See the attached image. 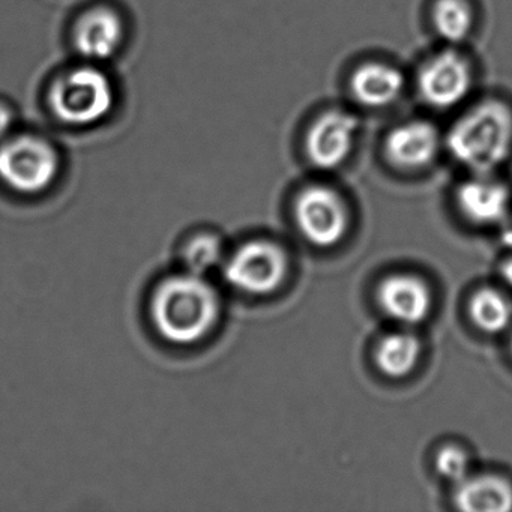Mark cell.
I'll list each match as a JSON object with an SVG mask.
<instances>
[{
    "label": "cell",
    "instance_id": "1",
    "mask_svg": "<svg viewBox=\"0 0 512 512\" xmlns=\"http://www.w3.org/2000/svg\"><path fill=\"white\" fill-rule=\"evenodd\" d=\"M218 314L217 293L200 275L190 272L167 278L152 296V322L169 343H197L214 328Z\"/></svg>",
    "mask_w": 512,
    "mask_h": 512
},
{
    "label": "cell",
    "instance_id": "2",
    "mask_svg": "<svg viewBox=\"0 0 512 512\" xmlns=\"http://www.w3.org/2000/svg\"><path fill=\"white\" fill-rule=\"evenodd\" d=\"M446 146L473 173H493L512 152V109L500 100L470 107L452 124Z\"/></svg>",
    "mask_w": 512,
    "mask_h": 512
},
{
    "label": "cell",
    "instance_id": "3",
    "mask_svg": "<svg viewBox=\"0 0 512 512\" xmlns=\"http://www.w3.org/2000/svg\"><path fill=\"white\" fill-rule=\"evenodd\" d=\"M112 83L94 67L76 68L62 74L50 88L49 104L59 121L88 127L109 115L113 107Z\"/></svg>",
    "mask_w": 512,
    "mask_h": 512
},
{
    "label": "cell",
    "instance_id": "4",
    "mask_svg": "<svg viewBox=\"0 0 512 512\" xmlns=\"http://www.w3.org/2000/svg\"><path fill=\"white\" fill-rule=\"evenodd\" d=\"M58 172V152L41 137H13L0 145V181L16 193H43Z\"/></svg>",
    "mask_w": 512,
    "mask_h": 512
},
{
    "label": "cell",
    "instance_id": "5",
    "mask_svg": "<svg viewBox=\"0 0 512 512\" xmlns=\"http://www.w3.org/2000/svg\"><path fill=\"white\" fill-rule=\"evenodd\" d=\"M472 86V65L452 47L425 59L416 76L419 97L437 110L460 106L469 97Z\"/></svg>",
    "mask_w": 512,
    "mask_h": 512
},
{
    "label": "cell",
    "instance_id": "6",
    "mask_svg": "<svg viewBox=\"0 0 512 512\" xmlns=\"http://www.w3.org/2000/svg\"><path fill=\"white\" fill-rule=\"evenodd\" d=\"M287 275V257L271 242L254 241L239 248L224 269L230 286L250 295H266L280 287Z\"/></svg>",
    "mask_w": 512,
    "mask_h": 512
},
{
    "label": "cell",
    "instance_id": "7",
    "mask_svg": "<svg viewBox=\"0 0 512 512\" xmlns=\"http://www.w3.org/2000/svg\"><path fill=\"white\" fill-rule=\"evenodd\" d=\"M296 221L307 241L332 247L346 235L349 215L343 199L325 185H310L295 203Z\"/></svg>",
    "mask_w": 512,
    "mask_h": 512
},
{
    "label": "cell",
    "instance_id": "8",
    "mask_svg": "<svg viewBox=\"0 0 512 512\" xmlns=\"http://www.w3.org/2000/svg\"><path fill=\"white\" fill-rule=\"evenodd\" d=\"M359 134L355 113L329 109L314 119L305 134V152L317 169L334 170L349 160Z\"/></svg>",
    "mask_w": 512,
    "mask_h": 512
},
{
    "label": "cell",
    "instance_id": "9",
    "mask_svg": "<svg viewBox=\"0 0 512 512\" xmlns=\"http://www.w3.org/2000/svg\"><path fill=\"white\" fill-rule=\"evenodd\" d=\"M440 142L442 139L436 125L415 119L389 131L385 139V155L398 169H424L439 154Z\"/></svg>",
    "mask_w": 512,
    "mask_h": 512
},
{
    "label": "cell",
    "instance_id": "10",
    "mask_svg": "<svg viewBox=\"0 0 512 512\" xmlns=\"http://www.w3.org/2000/svg\"><path fill=\"white\" fill-rule=\"evenodd\" d=\"M461 212L473 223L481 226L502 224L508 218L511 194L503 182L491 173H473L457 191Z\"/></svg>",
    "mask_w": 512,
    "mask_h": 512
},
{
    "label": "cell",
    "instance_id": "11",
    "mask_svg": "<svg viewBox=\"0 0 512 512\" xmlns=\"http://www.w3.org/2000/svg\"><path fill=\"white\" fill-rule=\"evenodd\" d=\"M349 86L353 98L361 106L383 109L403 95L406 79L395 65L370 61L353 70Z\"/></svg>",
    "mask_w": 512,
    "mask_h": 512
},
{
    "label": "cell",
    "instance_id": "12",
    "mask_svg": "<svg viewBox=\"0 0 512 512\" xmlns=\"http://www.w3.org/2000/svg\"><path fill=\"white\" fill-rule=\"evenodd\" d=\"M380 305L383 311L404 325L424 322L431 311L430 289L410 275H392L380 284Z\"/></svg>",
    "mask_w": 512,
    "mask_h": 512
},
{
    "label": "cell",
    "instance_id": "13",
    "mask_svg": "<svg viewBox=\"0 0 512 512\" xmlns=\"http://www.w3.org/2000/svg\"><path fill=\"white\" fill-rule=\"evenodd\" d=\"M122 22L110 8H94L77 22L74 46L89 61H106L121 46Z\"/></svg>",
    "mask_w": 512,
    "mask_h": 512
},
{
    "label": "cell",
    "instance_id": "14",
    "mask_svg": "<svg viewBox=\"0 0 512 512\" xmlns=\"http://www.w3.org/2000/svg\"><path fill=\"white\" fill-rule=\"evenodd\" d=\"M455 505L467 512L512 511V484L496 475L466 478L455 493Z\"/></svg>",
    "mask_w": 512,
    "mask_h": 512
},
{
    "label": "cell",
    "instance_id": "15",
    "mask_svg": "<svg viewBox=\"0 0 512 512\" xmlns=\"http://www.w3.org/2000/svg\"><path fill=\"white\" fill-rule=\"evenodd\" d=\"M434 32L445 43H463L472 34L475 13L469 0H436L431 10Z\"/></svg>",
    "mask_w": 512,
    "mask_h": 512
},
{
    "label": "cell",
    "instance_id": "16",
    "mask_svg": "<svg viewBox=\"0 0 512 512\" xmlns=\"http://www.w3.org/2000/svg\"><path fill=\"white\" fill-rule=\"evenodd\" d=\"M421 344L415 335L397 332L380 341L376 349L377 367L389 377H403L418 364Z\"/></svg>",
    "mask_w": 512,
    "mask_h": 512
},
{
    "label": "cell",
    "instance_id": "17",
    "mask_svg": "<svg viewBox=\"0 0 512 512\" xmlns=\"http://www.w3.org/2000/svg\"><path fill=\"white\" fill-rule=\"evenodd\" d=\"M473 323L487 334H499L512 322V305L508 298L493 289L475 293L469 308Z\"/></svg>",
    "mask_w": 512,
    "mask_h": 512
},
{
    "label": "cell",
    "instance_id": "18",
    "mask_svg": "<svg viewBox=\"0 0 512 512\" xmlns=\"http://www.w3.org/2000/svg\"><path fill=\"white\" fill-rule=\"evenodd\" d=\"M221 253H223V247L215 236L202 235L193 239L184 253L188 272L202 277L220 263Z\"/></svg>",
    "mask_w": 512,
    "mask_h": 512
},
{
    "label": "cell",
    "instance_id": "19",
    "mask_svg": "<svg viewBox=\"0 0 512 512\" xmlns=\"http://www.w3.org/2000/svg\"><path fill=\"white\" fill-rule=\"evenodd\" d=\"M437 472L452 482H463L469 472V457L457 446H445L436 457Z\"/></svg>",
    "mask_w": 512,
    "mask_h": 512
},
{
    "label": "cell",
    "instance_id": "20",
    "mask_svg": "<svg viewBox=\"0 0 512 512\" xmlns=\"http://www.w3.org/2000/svg\"><path fill=\"white\" fill-rule=\"evenodd\" d=\"M14 116L11 110L8 109L4 104H0V142L7 139L10 134L11 128H13Z\"/></svg>",
    "mask_w": 512,
    "mask_h": 512
},
{
    "label": "cell",
    "instance_id": "21",
    "mask_svg": "<svg viewBox=\"0 0 512 512\" xmlns=\"http://www.w3.org/2000/svg\"><path fill=\"white\" fill-rule=\"evenodd\" d=\"M500 241L505 245L506 248L512 250V217L506 218L502 224H500Z\"/></svg>",
    "mask_w": 512,
    "mask_h": 512
},
{
    "label": "cell",
    "instance_id": "22",
    "mask_svg": "<svg viewBox=\"0 0 512 512\" xmlns=\"http://www.w3.org/2000/svg\"><path fill=\"white\" fill-rule=\"evenodd\" d=\"M500 277L509 287H512V259L503 263L502 269H500Z\"/></svg>",
    "mask_w": 512,
    "mask_h": 512
},
{
    "label": "cell",
    "instance_id": "23",
    "mask_svg": "<svg viewBox=\"0 0 512 512\" xmlns=\"http://www.w3.org/2000/svg\"><path fill=\"white\" fill-rule=\"evenodd\" d=\"M511 349H512V340H511Z\"/></svg>",
    "mask_w": 512,
    "mask_h": 512
}]
</instances>
